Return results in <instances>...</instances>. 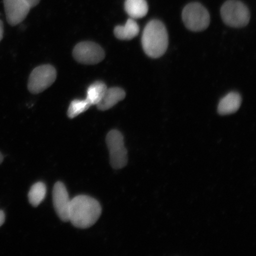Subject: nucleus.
<instances>
[{
    "mask_svg": "<svg viewBox=\"0 0 256 256\" xmlns=\"http://www.w3.org/2000/svg\"><path fill=\"white\" fill-rule=\"evenodd\" d=\"M124 9L130 18L138 19L145 17L148 12L146 0H126Z\"/></svg>",
    "mask_w": 256,
    "mask_h": 256,
    "instance_id": "13",
    "label": "nucleus"
},
{
    "mask_svg": "<svg viewBox=\"0 0 256 256\" xmlns=\"http://www.w3.org/2000/svg\"><path fill=\"white\" fill-rule=\"evenodd\" d=\"M140 32V28L134 19H128L124 26H118L114 28V34L118 39L128 40L134 39Z\"/></svg>",
    "mask_w": 256,
    "mask_h": 256,
    "instance_id": "12",
    "label": "nucleus"
},
{
    "mask_svg": "<svg viewBox=\"0 0 256 256\" xmlns=\"http://www.w3.org/2000/svg\"><path fill=\"white\" fill-rule=\"evenodd\" d=\"M107 88L106 85L103 82H94V84L90 86L88 89L86 100L91 106L97 105L101 100Z\"/></svg>",
    "mask_w": 256,
    "mask_h": 256,
    "instance_id": "14",
    "label": "nucleus"
},
{
    "mask_svg": "<svg viewBox=\"0 0 256 256\" xmlns=\"http://www.w3.org/2000/svg\"><path fill=\"white\" fill-rule=\"evenodd\" d=\"M102 207L97 200L86 195H79L71 200L69 220L76 228H89L97 222Z\"/></svg>",
    "mask_w": 256,
    "mask_h": 256,
    "instance_id": "1",
    "label": "nucleus"
},
{
    "mask_svg": "<svg viewBox=\"0 0 256 256\" xmlns=\"http://www.w3.org/2000/svg\"><path fill=\"white\" fill-rule=\"evenodd\" d=\"M46 194V184L42 182H38L32 186L30 192H28V200L32 206L36 207L39 206L42 202L44 200Z\"/></svg>",
    "mask_w": 256,
    "mask_h": 256,
    "instance_id": "15",
    "label": "nucleus"
},
{
    "mask_svg": "<svg viewBox=\"0 0 256 256\" xmlns=\"http://www.w3.org/2000/svg\"><path fill=\"white\" fill-rule=\"evenodd\" d=\"M126 94L122 88H107L101 100L96 105L99 110H107L114 107L118 102L124 100Z\"/></svg>",
    "mask_w": 256,
    "mask_h": 256,
    "instance_id": "10",
    "label": "nucleus"
},
{
    "mask_svg": "<svg viewBox=\"0 0 256 256\" xmlns=\"http://www.w3.org/2000/svg\"><path fill=\"white\" fill-rule=\"evenodd\" d=\"M106 144L112 168L118 170L126 167L128 163V152L124 145L122 134L119 130H112L106 136Z\"/></svg>",
    "mask_w": 256,
    "mask_h": 256,
    "instance_id": "5",
    "label": "nucleus"
},
{
    "mask_svg": "<svg viewBox=\"0 0 256 256\" xmlns=\"http://www.w3.org/2000/svg\"><path fill=\"white\" fill-rule=\"evenodd\" d=\"M3 34H4V26L2 20H0V42L2 39Z\"/></svg>",
    "mask_w": 256,
    "mask_h": 256,
    "instance_id": "19",
    "label": "nucleus"
},
{
    "mask_svg": "<svg viewBox=\"0 0 256 256\" xmlns=\"http://www.w3.org/2000/svg\"><path fill=\"white\" fill-rule=\"evenodd\" d=\"M56 70L52 66L43 65L36 67L30 74L28 89L32 94H38L46 90L55 82Z\"/></svg>",
    "mask_w": 256,
    "mask_h": 256,
    "instance_id": "6",
    "label": "nucleus"
},
{
    "mask_svg": "<svg viewBox=\"0 0 256 256\" xmlns=\"http://www.w3.org/2000/svg\"><path fill=\"white\" fill-rule=\"evenodd\" d=\"M182 18L186 27L193 32L206 30L210 23L209 12L198 2L190 3L186 6L182 12Z\"/></svg>",
    "mask_w": 256,
    "mask_h": 256,
    "instance_id": "4",
    "label": "nucleus"
},
{
    "mask_svg": "<svg viewBox=\"0 0 256 256\" xmlns=\"http://www.w3.org/2000/svg\"><path fill=\"white\" fill-rule=\"evenodd\" d=\"M242 104V97L238 92H231L220 100L218 112L220 115L236 113Z\"/></svg>",
    "mask_w": 256,
    "mask_h": 256,
    "instance_id": "11",
    "label": "nucleus"
},
{
    "mask_svg": "<svg viewBox=\"0 0 256 256\" xmlns=\"http://www.w3.org/2000/svg\"><path fill=\"white\" fill-rule=\"evenodd\" d=\"M8 23L16 26L27 17L31 8L26 0H3Z\"/></svg>",
    "mask_w": 256,
    "mask_h": 256,
    "instance_id": "8",
    "label": "nucleus"
},
{
    "mask_svg": "<svg viewBox=\"0 0 256 256\" xmlns=\"http://www.w3.org/2000/svg\"><path fill=\"white\" fill-rule=\"evenodd\" d=\"M224 23L232 28H242L248 25L250 18L248 9L242 2L229 0L220 8Z\"/></svg>",
    "mask_w": 256,
    "mask_h": 256,
    "instance_id": "3",
    "label": "nucleus"
},
{
    "mask_svg": "<svg viewBox=\"0 0 256 256\" xmlns=\"http://www.w3.org/2000/svg\"><path fill=\"white\" fill-rule=\"evenodd\" d=\"M90 106V104L88 103L86 99H84V100L76 99V100H73L70 105L68 116L70 118L72 119V118L78 116L79 114L88 110V108Z\"/></svg>",
    "mask_w": 256,
    "mask_h": 256,
    "instance_id": "16",
    "label": "nucleus"
},
{
    "mask_svg": "<svg viewBox=\"0 0 256 256\" xmlns=\"http://www.w3.org/2000/svg\"><path fill=\"white\" fill-rule=\"evenodd\" d=\"M3 160H4V156H3L2 154L0 152V164H2Z\"/></svg>",
    "mask_w": 256,
    "mask_h": 256,
    "instance_id": "20",
    "label": "nucleus"
},
{
    "mask_svg": "<svg viewBox=\"0 0 256 256\" xmlns=\"http://www.w3.org/2000/svg\"><path fill=\"white\" fill-rule=\"evenodd\" d=\"M26 1L27 2L31 8L35 7L40 2V0H26Z\"/></svg>",
    "mask_w": 256,
    "mask_h": 256,
    "instance_id": "17",
    "label": "nucleus"
},
{
    "mask_svg": "<svg viewBox=\"0 0 256 256\" xmlns=\"http://www.w3.org/2000/svg\"><path fill=\"white\" fill-rule=\"evenodd\" d=\"M72 55L76 62L86 65H94L104 58V50L92 42H82L74 48Z\"/></svg>",
    "mask_w": 256,
    "mask_h": 256,
    "instance_id": "7",
    "label": "nucleus"
},
{
    "mask_svg": "<svg viewBox=\"0 0 256 256\" xmlns=\"http://www.w3.org/2000/svg\"><path fill=\"white\" fill-rule=\"evenodd\" d=\"M144 52L152 58L164 55L168 46V36L164 24L158 20L150 21L144 28L142 35Z\"/></svg>",
    "mask_w": 256,
    "mask_h": 256,
    "instance_id": "2",
    "label": "nucleus"
},
{
    "mask_svg": "<svg viewBox=\"0 0 256 256\" xmlns=\"http://www.w3.org/2000/svg\"><path fill=\"white\" fill-rule=\"evenodd\" d=\"M5 214L4 211L0 210V226H2V224L5 222Z\"/></svg>",
    "mask_w": 256,
    "mask_h": 256,
    "instance_id": "18",
    "label": "nucleus"
},
{
    "mask_svg": "<svg viewBox=\"0 0 256 256\" xmlns=\"http://www.w3.org/2000/svg\"><path fill=\"white\" fill-rule=\"evenodd\" d=\"M53 202L56 212L60 219L64 222L69 220V210L71 200L68 192L62 182H58L54 185L53 190Z\"/></svg>",
    "mask_w": 256,
    "mask_h": 256,
    "instance_id": "9",
    "label": "nucleus"
}]
</instances>
